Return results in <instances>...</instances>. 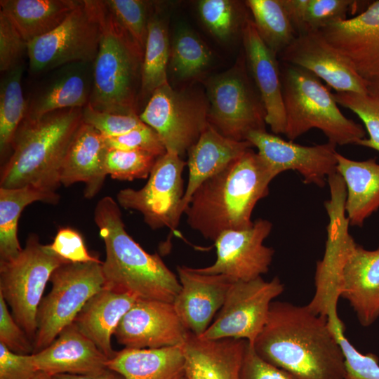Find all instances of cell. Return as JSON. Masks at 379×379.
<instances>
[{
  "mask_svg": "<svg viewBox=\"0 0 379 379\" xmlns=\"http://www.w3.org/2000/svg\"><path fill=\"white\" fill-rule=\"evenodd\" d=\"M252 346L263 360L295 379H345L343 353L328 319L307 305L273 301Z\"/></svg>",
  "mask_w": 379,
  "mask_h": 379,
  "instance_id": "cell-1",
  "label": "cell"
},
{
  "mask_svg": "<svg viewBox=\"0 0 379 379\" xmlns=\"http://www.w3.org/2000/svg\"><path fill=\"white\" fill-rule=\"evenodd\" d=\"M345 197L333 193L324 202L328 216L327 239L314 277L316 292L338 295L348 301L359 324L371 326L379 317V248L367 250L349 232Z\"/></svg>",
  "mask_w": 379,
  "mask_h": 379,
  "instance_id": "cell-2",
  "label": "cell"
},
{
  "mask_svg": "<svg viewBox=\"0 0 379 379\" xmlns=\"http://www.w3.org/2000/svg\"><path fill=\"white\" fill-rule=\"evenodd\" d=\"M273 179L258 153L248 149L197 187L184 213L187 225L212 241L226 230L251 227L253 211L268 195Z\"/></svg>",
  "mask_w": 379,
  "mask_h": 379,
  "instance_id": "cell-3",
  "label": "cell"
},
{
  "mask_svg": "<svg viewBox=\"0 0 379 379\" xmlns=\"http://www.w3.org/2000/svg\"><path fill=\"white\" fill-rule=\"evenodd\" d=\"M94 221L105 246L104 287L137 300L173 302L181 288L178 278L157 253H147L128 234L118 203L102 198Z\"/></svg>",
  "mask_w": 379,
  "mask_h": 379,
  "instance_id": "cell-4",
  "label": "cell"
},
{
  "mask_svg": "<svg viewBox=\"0 0 379 379\" xmlns=\"http://www.w3.org/2000/svg\"><path fill=\"white\" fill-rule=\"evenodd\" d=\"M82 120V108L55 110L25 119L1 170L0 187L33 186L55 192L68 149Z\"/></svg>",
  "mask_w": 379,
  "mask_h": 379,
  "instance_id": "cell-5",
  "label": "cell"
},
{
  "mask_svg": "<svg viewBox=\"0 0 379 379\" xmlns=\"http://www.w3.org/2000/svg\"><path fill=\"white\" fill-rule=\"evenodd\" d=\"M100 29L98 51L93 63L88 105L112 113L138 114L144 49L109 11L95 0Z\"/></svg>",
  "mask_w": 379,
  "mask_h": 379,
  "instance_id": "cell-6",
  "label": "cell"
},
{
  "mask_svg": "<svg viewBox=\"0 0 379 379\" xmlns=\"http://www.w3.org/2000/svg\"><path fill=\"white\" fill-rule=\"evenodd\" d=\"M286 114L285 135L293 141L312 128L335 145H358L364 128L340 110L333 93L312 72L286 63L281 71Z\"/></svg>",
  "mask_w": 379,
  "mask_h": 379,
  "instance_id": "cell-7",
  "label": "cell"
},
{
  "mask_svg": "<svg viewBox=\"0 0 379 379\" xmlns=\"http://www.w3.org/2000/svg\"><path fill=\"white\" fill-rule=\"evenodd\" d=\"M69 262L40 243L35 234L29 236L20 253L0 261V294L11 307L12 315L34 340L37 330V312L46 286L53 272Z\"/></svg>",
  "mask_w": 379,
  "mask_h": 379,
  "instance_id": "cell-8",
  "label": "cell"
},
{
  "mask_svg": "<svg viewBox=\"0 0 379 379\" xmlns=\"http://www.w3.org/2000/svg\"><path fill=\"white\" fill-rule=\"evenodd\" d=\"M102 263L67 262L53 272L51 291L38 309L33 353L49 345L74 321L87 301L104 287Z\"/></svg>",
  "mask_w": 379,
  "mask_h": 379,
  "instance_id": "cell-9",
  "label": "cell"
},
{
  "mask_svg": "<svg viewBox=\"0 0 379 379\" xmlns=\"http://www.w3.org/2000/svg\"><path fill=\"white\" fill-rule=\"evenodd\" d=\"M206 86L208 122L221 135L237 141H247L250 133L266 130L263 102L241 60L209 78Z\"/></svg>",
  "mask_w": 379,
  "mask_h": 379,
  "instance_id": "cell-10",
  "label": "cell"
},
{
  "mask_svg": "<svg viewBox=\"0 0 379 379\" xmlns=\"http://www.w3.org/2000/svg\"><path fill=\"white\" fill-rule=\"evenodd\" d=\"M100 38L95 0L80 1L57 27L27 44L29 70L39 74L72 62H93Z\"/></svg>",
  "mask_w": 379,
  "mask_h": 379,
  "instance_id": "cell-11",
  "label": "cell"
},
{
  "mask_svg": "<svg viewBox=\"0 0 379 379\" xmlns=\"http://www.w3.org/2000/svg\"><path fill=\"white\" fill-rule=\"evenodd\" d=\"M139 117L156 131L166 152L182 158L209 125L208 101L166 84L153 92Z\"/></svg>",
  "mask_w": 379,
  "mask_h": 379,
  "instance_id": "cell-12",
  "label": "cell"
},
{
  "mask_svg": "<svg viewBox=\"0 0 379 379\" xmlns=\"http://www.w3.org/2000/svg\"><path fill=\"white\" fill-rule=\"evenodd\" d=\"M186 165L177 154L166 152L157 159L143 187L126 188L118 192V204L140 213L152 230L168 227L174 230L183 214L182 174Z\"/></svg>",
  "mask_w": 379,
  "mask_h": 379,
  "instance_id": "cell-13",
  "label": "cell"
},
{
  "mask_svg": "<svg viewBox=\"0 0 379 379\" xmlns=\"http://www.w3.org/2000/svg\"><path fill=\"white\" fill-rule=\"evenodd\" d=\"M284 285L275 277L233 282L215 319L199 336L202 339H243L253 345L263 328L273 300Z\"/></svg>",
  "mask_w": 379,
  "mask_h": 379,
  "instance_id": "cell-14",
  "label": "cell"
},
{
  "mask_svg": "<svg viewBox=\"0 0 379 379\" xmlns=\"http://www.w3.org/2000/svg\"><path fill=\"white\" fill-rule=\"evenodd\" d=\"M272 229L270 221L258 218L248 228L222 232L214 241L215 262L195 270L206 274H223L233 282L261 277L268 272L274 253L272 248L264 244Z\"/></svg>",
  "mask_w": 379,
  "mask_h": 379,
  "instance_id": "cell-15",
  "label": "cell"
},
{
  "mask_svg": "<svg viewBox=\"0 0 379 379\" xmlns=\"http://www.w3.org/2000/svg\"><path fill=\"white\" fill-rule=\"evenodd\" d=\"M258 149V154L272 175L282 172H298L305 184L324 187L328 178L336 173V145L328 142L321 145L304 146L267 132L250 133L246 139Z\"/></svg>",
  "mask_w": 379,
  "mask_h": 379,
  "instance_id": "cell-16",
  "label": "cell"
},
{
  "mask_svg": "<svg viewBox=\"0 0 379 379\" xmlns=\"http://www.w3.org/2000/svg\"><path fill=\"white\" fill-rule=\"evenodd\" d=\"M189 331L173 302L138 300L121 319L114 335L125 348L182 346Z\"/></svg>",
  "mask_w": 379,
  "mask_h": 379,
  "instance_id": "cell-17",
  "label": "cell"
},
{
  "mask_svg": "<svg viewBox=\"0 0 379 379\" xmlns=\"http://www.w3.org/2000/svg\"><path fill=\"white\" fill-rule=\"evenodd\" d=\"M319 32L368 86L379 78V1L370 4L354 18L334 22Z\"/></svg>",
  "mask_w": 379,
  "mask_h": 379,
  "instance_id": "cell-18",
  "label": "cell"
},
{
  "mask_svg": "<svg viewBox=\"0 0 379 379\" xmlns=\"http://www.w3.org/2000/svg\"><path fill=\"white\" fill-rule=\"evenodd\" d=\"M281 55L286 63L312 72L336 92L368 93L367 83L319 31L298 34Z\"/></svg>",
  "mask_w": 379,
  "mask_h": 379,
  "instance_id": "cell-19",
  "label": "cell"
},
{
  "mask_svg": "<svg viewBox=\"0 0 379 379\" xmlns=\"http://www.w3.org/2000/svg\"><path fill=\"white\" fill-rule=\"evenodd\" d=\"M181 288L173 304L186 328L201 336L225 300L233 281L223 274H206L195 268L178 266Z\"/></svg>",
  "mask_w": 379,
  "mask_h": 379,
  "instance_id": "cell-20",
  "label": "cell"
},
{
  "mask_svg": "<svg viewBox=\"0 0 379 379\" xmlns=\"http://www.w3.org/2000/svg\"><path fill=\"white\" fill-rule=\"evenodd\" d=\"M246 60L266 112V124L274 134H284L286 114L281 71L274 53L262 41L251 19L242 29Z\"/></svg>",
  "mask_w": 379,
  "mask_h": 379,
  "instance_id": "cell-21",
  "label": "cell"
},
{
  "mask_svg": "<svg viewBox=\"0 0 379 379\" xmlns=\"http://www.w3.org/2000/svg\"><path fill=\"white\" fill-rule=\"evenodd\" d=\"M93 63L72 62L51 70L27 100L25 119H35L55 110L86 106L92 91Z\"/></svg>",
  "mask_w": 379,
  "mask_h": 379,
  "instance_id": "cell-22",
  "label": "cell"
},
{
  "mask_svg": "<svg viewBox=\"0 0 379 379\" xmlns=\"http://www.w3.org/2000/svg\"><path fill=\"white\" fill-rule=\"evenodd\" d=\"M32 355L38 371L51 376L96 373L108 368L109 359L74 322L49 345Z\"/></svg>",
  "mask_w": 379,
  "mask_h": 379,
  "instance_id": "cell-23",
  "label": "cell"
},
{
  "mask_svg": "<svg viewBox=\"0 0 379 379\" xmlns=\"http://www.w3.org/2000/svg\"><path fill=\"white\" fill-rule=\"evenodd\" d=\"M247 341L202 339L189 331L182 345L186 379H240Z\"/></svg>",
  "mask_w": 379,
  "mask_h": 379,
  "instance_id": "cell-24",
  "label": "cell"
},
{
  "mask_svg": "<svg viewBox=\"0 0 379 379\" xmlns=\"http://www.w3.org/2000/svg\"><path fill=\"white\" fill-rule=\"evenodd\" d=\"M108 149L102 135L82 122L63 161L60 184L67 187L84 182L85 197H94L107 175L105 159Z\"/></svg>",
  "mask_w": 379,
  "mask_h": 379,
  "instance_id": "cell-25",
  "label": "cell"
},
{
  "mask_svg": "<svg viewBox=\"0 0 379 379\" xmlns=\"http://www.w3.org/2000/svg\"><path fill=\"white\" fill-rule=\"evenodd\" d=\"M252 147L248 141H237L223 136L209 124L187 151L189 175L182 199L183 213L192 194L202 182Z\"/></svg>",
  "mask_w": 379,
  "mask_h": 379,
  "instance_id": "cell-26",
  "label": "cell"
},
{
  "mask_svg": "<svg viewBox=\"0 0 379 379\" xmlns=\"http://www.w3.org/2000/svg\"><path fill=\"white\" fill-rule=\"evenodd\" d=\"M138 300L103 287L82 307L74 323L109 359L117 353L111 338L124 314Z\"/></svg>",
  "mask_w": 379,
  "mask_h": 379,
  "instance_id": "cell-27",
  "label": "cell"
},
{
  "mask_svg": "<svg viewBox=\"0 0 379 379\" xmlns=\"http://www.w3.org/2000/svg\"><path fill=\"white\" fill-rule=\"evenodd\" d=\"M336 171L345 185L350 225L361 227L379 208V164L374 159L352 160L338 152Z\"/></svg>",
  "mask_w": 379,
  "mask_h": 379,
  "instance_id": "cell-28",
  "label": "cell"
},
{
  "mask_svg": "<svg viewBox=\"0 0 379 379\" xmlns=\"http://www.w3.org/2000/svg\"><path fill=\"white\" fill-rule=\"evenodd\" d=\"M107 367L125 379H182L185 357L182 346L124 348L108 360Z\"/></svg>",
  "mask_w": 379,
  "mask_h": 379,
  "instance_id": "cell-29",
  "label": "cell"
},
{
  "mask_svg": "<svg viewBox=\"0 0 379 379\" xmlns=\"http://www.w3.org/2000/svg\"><path fill=\"white\" fill-rule=\"evenodd\" d=\"M77 0H1L0 11L28 44L57 27L78 6Z\"/></svg>",
  "mask_w": 379,
  "mask_h": 379,
  "instance_id": "cell-30",
  "label": "cell"
},
{
  "mask_svg": "<svg viewBox=\"0 0 379 379\" xmlns=\"http://www.w3.org/2000/svg\"><path fill=\"white\" fill-rule=\"evenodd\" d=\"M59 200L56 192L33 186L0 187V261L14 258L22 249L18 238V224L23 209L35 201L56 204Z\"/></svg>",
  "mask_w": 379,
  "mask_h": 379,
  "instance_id": "cell-31",
  "label": "cell"
},
{
  "mask_svg": "<svg viewBox=\"0 0 379 379\" xmlns=\"http://www.w3.org/2000/svg\"><path fill=\"white\" fill-rule=\"evenodd\" d=\"M170 51L166 20L159 7L153 3L144 49L140 97H150L156 89L168 84Z\"/></svg>",
  "mask_w": 379,
  "mask_h": 379,
  "instance_id": "cell-32",
  "label": "cell"
},
{
  "mask_svg": "<svg viewBox=\"0 0 379 379\" xmlns=\"http://www.w3.org/2000/svg\"><path fill=\"white\" fill-rule=\"evenodd\" d=\"M24 65L4 73L0 85V154L11 153L14 136L27 113V100L22 89Z\"/></svg>",
  "mask_w": 379,
  "mask_h": 379,
  "instance_id": "cell-33",
  "label": "cell"
},
{
  "mask_svg": "<svg viewBox=\"0 0 379 379\" xmlns=\"http://www.w3.org/2000/svg\"><path fill=\"white\" fill-rule=\"evenodd\" d=\"M245 4L260 38L276 54L281 53L296 38L281 0H248Z\"/></svg>",
  "mask_w": 379,
  "mask_h": 379,
  "instance_id": "cell-34",
  "label": "cell"
},
{
  "mask_svg": "<svg viewBox=\"0 0 379 379\" xmlns=\"http://www.w3.org/2000/svg\"><path fill=\"white\" fill-rule=\"evenodd\" d=\"M212 53L191 29L179 27L171 46L169 65L175 75L188 79L199 75L211 64Z\"/></svg>",
  "mask_w": 379,
  "mask_h": 379,
  "instance_id": "cell-35",
  "label": "cell"
},
{
  "mask_svg": "<svg viewBox=\"0 0 379 379\" xmlns=\"http://www.w3.org/2000/svg\"><path fill=\"white\" fill-rule=\"evenodd\" d=\"M201 19L209 31L220 40H228L248 19L240 4L230 0H201L198 3Z\"/></svg>",
  "mask_w": 379,
  "mask_h": 379,
  "instance_id": "cell-36",
  "label": "cell"
},
{
  "mask_svg": "<svg viewBox=\"0 0 379 379\" xmlns=\"http://www.w3.org/2000/svg\"><path fill=\"white\" fill-rule=\"evenodd\" d=\"M333 95L338 105L353 112L364 123L368 138L360 140L358 145L379 152V97L352 92Z\"/></svg>",
  "mask_w": 379,
  "mask_h": 379,
  "instance_id": "cell-37",
  "label": "cell"
},
{
  "mask_svg": "<svg viewBox=\"0 0 379 379\" xmlns=\"http://www.w3.org/2000/svg\"><path fill=\"white\" fill-rule=\"evenodd\" d=\"M158 158L146 152L108 149L106 173L112 178L120 180L146 178Z\"/></svg>",
  "mask_w": 379,
  "mask_h": 379,
  "instance_id": "cell-38",
  "label": "cell"
},
{
  "mask_svg": "<svg viewBox=\"0 0 379 379\" xmlns=\"http://www.w3.org/2000/svg\"><path fill=\"white\" fill-rule=\"evenodd\" d=\"M328 324L343 353L345 379H379V358L358 351L346 338L341 320Z\"/></svg>",
  "mask_w": 379,
  "mask_h": 379,
  "instance_id": "cell-39",
  "label": "cell"
},
{
  "mask_svg": "<svg viewBox=\"0 0 379 379\" xmlns=\"http://www.w3.org/2000/svg\"><path fill=\"white\" fill-rule=\"evenodd\" d=\"M120 24L145 49L153 3L142 0H105Z\"/></svg>",
  "mask_w": 379,
  "mask_h": 379,
  "instance_id": "cell-40",
  "label": "cell"
},
{
  "mask_svg": "<svg viewBox=\"0 0 379 379\" xmlns=\"http://www.w3.org/2000/svg\"><path fill=\"white\" fill-rule=\"evenodd\" d=\"M82 120L105 138L124 135L144 124L138 114L100 111L92 108L88 104L82 108Z\"/></svg>",
  "mask_w": 379,
  "mask_h": 379,
  "instance_id": "cell-41",
  "label": "cell"
},
{
  "mask_svg": "<svg viewBox=\"0 0 379 379\" xmlns=\"http://www.w3.org/2000/svg\"><path fill=\"white\" fill-rule=\"evenodd\" d=\"M360 1L352 0H310L305 32H317L336 22L346 20L347 13Z\"/></svg>",
  "mask_w": 379,
  "mask_h": 379,
  "instance_id": "cell-42",
  "label": "cell"
},
{
  "mask_svg": "<svg viewBox=\"0 0 379 379\" xmlns=\"http://www.w3.org/2000/svg\"><path fill=\"white\" fill-rule=\"evenodd\" d=\"M105 140L109 149L146 152L157 157L166 152L158 134L145 123L127 133L105 138Z\"/></svg>",
  "mask_w": 379,
  "mask_h": 379,
  "instance_id": "cell-43",
  "label": "cell"
},
{
  "mask_svg": "<svg viewBox=\"0 0 379 379\" xmlns=\"http://www.w3.org/2000/svg\"><path fill=\"white\" fill-rule=\"evenodd\" d=\"M27 43L9 19L0 11V71L4 74L21 64Z\"/></svg>",
  "mask_w": 379,
  "mask_h": 379,
  "instance_id": "cell-44",
  "label": "cell"
},
{
  "mask_svg": "<svg viewBox=\"0 0 379 379\" xmlns=\"http://www.w3.org/2000/svg\"><path fill=\"white\" fill-rule=\"evenodd\" d=\"M49 245L53 252L69 262H102L88 252L81 234L71 227L60 228Z\"/></svg>",
  "mask_w": 379,
  "mask_h": 379,
  "instance_id": "cell-45",
  "label": "cell"
},
{
  "mask_svg": "<svg viewBox=\"0 0 379 379\" xmlns=\"http://www.w3.org/2000/svg\"><path fill=\"white\" fill-rule=\"evenodd\" d=\"M0 343L15 353L30 354L34 352V343L10 313L8 305L1 294Z\"/></svg>",
  "mask_w": 379,
  "mask_h": 379,
  "instance_id": "cell-46",
  "label": "cell"
},
{
  "mask_svg": "<svg viewBox=\"0 0 379 379\" xmlns=\"http://www.w3.org/2000/svg\"><path fill=\"white\" fill-rule=\"evenodd\" d=\"M37 372L32 354L15 353L0 343V379H32Z\"/></svg>",
  "mask_w": 379,
  "mask_h": 379,
  "instance_id": "cell-47",
  "label": "cell"
},
{
  "mask_svg": "<svg viewBox=\"0 0 379 379\" xmlns=\"http://www.w3.org/2000/svg\"><path fill=\"white\" fill-rule=\"evenodd\" d=\"M240 379H295L286 371L263 360L248 342L244 350Z\"/></svg>",
  "mask_w": 379,
  "mask_h": 379,
  "instance_id": "cell-48",
  "label": "cell"
},
{
  "mask_svg": "<svg viewBox=\"0 0 379 379\" xmlns=\"http://www.w3.org/2000/svg\"><path fill=\"white\" fill-rule=\"evenodd\" d=\"M281 2L297 34L304 33L310 0H281Z\"/></svg>",
  "mask_w": 379,
  "mask_h": 379,
  "instance_id": "cell-49",
  "label": "cell"
},
{
  "mask_svg": "<svg viewBox=\"0 0 379 379\" xmlns=\"http://www.w3.org/2000/svg\"><path fill=\"white\" fill-rule=\"evenodd\" d=\"M52 379H125L119 373L107 368L105 370L92 374H57L52 376Z\"/></svg>",
  "mask_w": 379,
  "mask_h": 379,
  "instance_id": "cell-50",
  "label": "cell"
},
{
  "mask_svg": "<svg viewBox=\"0 0 379 379\" xmlns=\"http://www.w3.org/2000/svg\"><path fill=\"white\" fill-rule=\"evenodd\" d=\"M368 94L379 97V78L368 86Z\"/></svg>",
  "mask_w": 379,
  "mask_h": 379,
  "instance_id": "cell-51",
  "label": "cell"
},
{
  "mask_svg": "<svg viewBox=\"0 0 379 379\" xmlns=\"http://www.w3.org/2000/svg\"><path fill=\"white\" fill-rule=\"evenodd\" d=\"M32 379H52V376L44 372L38 371L32 378Z\"/></svg>",
  "mask_w": 379,
  "mask_h": 379,
  "instance_id": "cell-52",
  "label": "cell"
},
{
  "mask_svg": "<svg viewBox=\"0 0 379 379\" xmlns=\"http://www.w3.org/2000/svg\"><path fill=\"white\" fill-rule=\"evenodd\" d=\"M182 379H186L185 376H184Z\"/></svg>",
  "mask_w": 379,
  "mask_h": 379,
  "instance_id": "cell-53",
  "label": "cell"
}]
</instances>
